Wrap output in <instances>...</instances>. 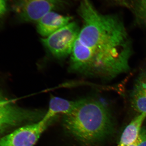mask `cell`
<instances>
[{
    "mask_svg": "<svg viewBox=\"0 0 146 146\" xmlns=\"http://www.w3.org/2000/svg\"><path fill=\"white\" fill-rule=\"evenodd\" d=\"M45 114L39 110L18 107L12 101L6 98L0 102V135L11 128L24 123L38 121Z\"/></svg>",
    "mask_w": 146,
    "mask_h": 146,
    "instance_id": "277c9868",
    "label": "cell"
},
{
    "mask_svg": "<svg viewBox=\"0 0 146 146\" xmlns=\"http://www.w3.org/2000/svg\"><path fill=\"white\" fill-rule=\"evenodd\" d=\"M70 69L72 72L98 76L94 54L78 38L70 54Z\"/></svg>",
    "mask_w": 146,
    "mask_h": 146,
    "instance_id": "52a82bcc",
    "label": "cell"
},
{
    "mask_svg": "<svg viewBox=\"0 0 146 146\" xmlns=\"http://www.w3.org/2000/svg\"><path fill=\"white\" fill-rule=\"evenodd\" d=\"M66 0H15L13 9L19 20L37 23L47 13L61 9Z\"/></svg>",
    "mask_w": 146,
    "mask_h": 146,
    "instance_id": "5b68a950",
    "label": "cell"
},
{
    "mask_svg": "<svg viewBox=\"0 0 146 146\" xmlns=\"http://www.w3.org/2000/svg\"><path fill=\"white\" fill-rule=\"evenodd\" d=\"M52 121L42 120L18 128L0 139V146H34Z\"/></svg>",
    "mask_w": 146,
    "mask_h": 146,
    "instance_id": "8992f818",
    "label": "cell"
},
{
    "mask_svg": "<svg viewBox=\"0 0 146 146\" xmlns=\"http://www.w3.org/2000/svg\"><path fill=\"white\" fill-rule=\"evenodd\" d=\"M63 123L69 133L87 145L101 143L114 131L113 121L107 108L93 99L79 100L76 106L63 115Z\"/></svg>",
    "mask_w": 146,
    "mask_h": 146,
    "instance_id": "7a4b0ae2",
    "label": "cell"
},
{
    "mask_svg": "<svg viewBox=\"0 0 146 146\" xmlns=\"http://www.w3.org/2000/svg\"><path fill=\"white\" fill-rule=\"evenodd\" d=\"M79 100H68L52 96L50 99L48 108L41 120L43 122L51 121L58 115H66L76 106Z\"/></svg>",
    "mask_w": 146,
    "mask_h": 146,
    "instance_id": "30bf717a",
    "label": "cell"
},
{
    "mask_svg": "<svg viewBox=\"0 0 146 146\" xmlns=\"http://www.w3.org/2000/svg\"><path fill=\"white\" fill-rule=\"evenodd\" d=\"M146 118L144 114H139L133 118L125 129L117 146H127L135 142L141 133Z\"/></svg>",
    "mask_w": 146,
    "mask_h": 146,
    "instance_id": "8fae6325",
    "label": "cell"
},
{
    "mask_svg": "<svg viewBox=\"0 0 146 146\" xmlns=\"http://www.w3.org/2000/svg\"><path fill=\"white\" fill-rule=\"evenodd\" d=\"M134 11L137 19L146 27V0H136Z\"/></svg>",
    "mask_w": 146,
    "mask_h": 146,
    "instance_id": "7c38bea8",
    "label": "cell"
},
{
    "mask_svg": "<svg viewBox=\"0 0 146 146\" xmlns=\"http://www.w3.org/2000/svg\"><path fill=\"white\" fill-rule=\"evenodd\" d=\"M72 18L63 16L55 11L43 16L37 22L36 29L40 35L47 37L72 22Z\"/></svg>",
    "mask_w": 146,
    "mask_h": 146,
    "instance_id": "ba28073f",
    "label": "cell"
},
{
    "mask_svg": "<svg viewBox=\"0 0 146 146\" xmlns=\"http://www.w3.org/2000/svg\"><path fill=\"white\" fill-rule=\"evenodd\" d=\"M131 104L139 114L146 115V70L136 78L130 95Z\"/></svg>",
    "mask_w": 146,
    "mask_h": 146,
    "instance_id": "9c48e42d",
    "label": "cell"
},
{
    "mask_svg": "<svg viewBox=\"0 0 146 146\" xmlns=\"http://www.w3.org/2000/svg\"><path fill=\"white\" fill-rule=\"evenodd\" d=\"M79 27L75 22L42 39L44 46L54 57L63 58L71 54L76 41L78 38Z\"/></svg>",
    "mask_w": 146,
    "mask_h": 146,
    "instance_id": "3957f363",
    "label": "cell"
},
{
    "mask_svg": "<svg viewBox=\"0 0 146 146\" xmlns=\"http://www.w3.org/2000/svg\"><path fill=\"white\" fill-rule=\"evenodd\" d=\"M127 146H146V127L143 128L136 141Z\"/></svg>",
    "mask_w": 146,
    "mask_h": 146,
    "instance_id": "5bb4252c",
    "label": "cell"
},
{
    "mask_svg": "<svg viewBox=\"0 0 146 146\" xmlns=\"http://www.w3.org/2000/svg\"><path fill=\"white\" fill-rule=\"evenodd\" d=\"M8 9V0H0V25L7 16Z\"/></svg>",
    "mask_w": 146,
    "mask_h": 146,
    "instance_id": "4fadbf2b",
    "label": "cell"
},
{
    "mask_svg": "<svg viewBox=\"0 0 146 146\" xmlns=\"http://www.w3.org/2000/svg\"><path fill=\"white\" fill-rule=\"evenodd\" d=\"M78 13L83 21L78 38L94 54L98 77L111 79L126 72L132 48L122 21L99 13L89 0H81Z\"/></svg>",
    "mask_w": 146,
    "mask_h": 146,
    "instance_id": "6da1fadb",
    "label": "cell"
},
{
    "mask_svg": "<svg viewBox=\"0 0 146 146\" xmlns=\"http://www.w3.org/2000/svg\"><path fill=\"white\" fill-rule=\"evenodd\" d=\"M117 1H118L120 2L125 3L127 1H128V0H117Z\"/></svg>",
    "mask_w": 146,
    "mask_h": 146,
    "instance_id": "9a60e30c",
    "label": "cell"
}]
</instances>
